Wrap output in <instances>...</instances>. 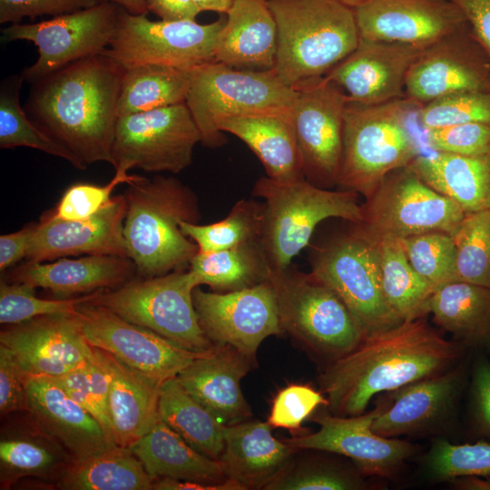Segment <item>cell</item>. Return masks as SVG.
Here are the masks:
<instances>
[{
    "instance_id": "obj_56",
    "label": "cell",
    "mask_w": 490,
    "mask_h": 490,
    "mask_svg": "<svg viewBox=\"0 0 490 490\" xmlns=\"http://www.w3.org/2000/svg\"><path fill=\"white\" fill-rule=\"evenodd\" d=\"M470 31L490 60V0H460Z\"/></svg>"
},
{
    "instance_id": "obj_16",
    "label": "cell",
    "mask_w": 490,
    "mask_h": 490,
    "mask_svg": "<svg viewBox=\"0 0 490 490\" xmlns=\"http://www.w3.org/2000/svg\"><path fill=\"white\" fill-rule=\"evenodd\" d=\"M74 315L93 348L113 355L159 383L175 377L197 358L207 353L185 349L91 301L79 305Z\"/></svg>"
},
{
    "instance_id": "obj_51",
    "label": "cell",
    "mask_w": 490,
    "mask_h": 490,
    "mask_svg": "<svg viewBox=\"0 0 490 490\" xmlns=\"http://www.w3.org/2000/svg\"><path fill=\"white\" fill-rule=\"evenodd\" d=\"M328 400L320 390L307 384H289L278 391L271 403L268 422L273 428H283L295 436L303 434L301 426Z\"/></svg>"
},
{
    "instance_id": "obj_19",
    "label": "cell",
    "mask_w": 490,
    "mask_h": 490,
    "mask_svg": "<svg viewBox=\"0 0 490 490\" xmlns=\"http://www.w3.org/2000/svg\"><path fill=\"white\" fill-rule=\"evenodd\" d=\"M464 92H490V60L469 24L423 49L407 75L404 97L418 108Z\"/></svg>"
},
{
    "instance_id": "obj_23",
    "label": "cell",
    "mask_w": 490,
    "mask_h": 490,
    "mask_svg": "<svg viewBox=\"0 0 490 490\" xmlns=\"http://www.w3.org/2000/svg\"><path fill=\"white\" fill-rule=\"evenodd\" d=\"M423 49L359 38L357 47L325 76L348 101L378 104L404 97L407 75Z\"/></svg>"
},
{
    "instance_id": "obj_61",
    "label": "cell",
    "mask_w": 490,
    "mask_h": 490,
    "mask_svg": "<svg viewBox=\"0 0 490 490\" xmlns=\"http://www.w3.org/2000/svg\"><path fill=\"white\" fill-rule=\"evenodd\" d=\"M201 12L211 11L226 15L233 0H192Z\"/></svg>"
},
{
    "instance_id": "obj_43",
    "label": "cell",
    "mask_w": 490,
    "mask_h": 490,
    "mask_svg": "<svg viewBox=\"0 0 490 490\" xmlns=\"http://www.w3.org/2000/svg\"><path fill=\"white\" fill-rule=\"evenodd\" d=\"M452 236L456 280L490 288V210L465 213Z\"/></svg>"
},
{
    "instance_id": "obj_52",
    "label": "cell",
    "mask_w": 490,
    "mask_h": 490,
    "mask_svg": "<svg viewBox=\"0 0 490 490\" xmlns=\"http://www.w3.org/2000/svg\"><path fill=\"white\" fill-rule=\"evenodd\" d=\"M428 146L437 152L466 156L490 152V125L461 123L425 131Z\"/></svg>"
},
{
    "instance_id": "obj_55",
    "label": "cell",
    "mask_w": 490,
    "mask_h": 490,
    "mask_svg": "<svg viewBox=\"0 0 490 490\" xmlns=\"http://www.w3.org/2000/svg\"><path fill=\"white\" fill-rule=\"evenodd\" d=\"M25 375L26 372L20 367L12 351L0 344V412L2 415L28 409Z\"/></svg>"
},
{
    "instance_id": "obj_53",
    "label": "cell",
    "mask_w": 490,
    "mask_h": 490,
    "mask_svg": "<svg viewBox=\"0 0 490 490\" xmlns=\"http://www.w3.org/2000/svg\"><path fill=\"white\" fill-rule=\"evenodd\" d=\"M104 0H0V23L19 24L24 17L57 16L79 11Z\"/></svg>"
},
{
    "instance_id": "obj_27",
    "label": "cell",
    "mask_w": 490,
    "mask_h": 490,
    "mask_svg": "<svg viewBox=\"0 0 490 490\" xmlns=\"http://www.w3.org/2000/svg\"><path fill=\"white\" fill-rule=\"evenodd\" d=\"M277 46V24L268 1L233 0L215 42L214 60L238 70L270 71Z\"/></svg>"
},
{
    "instance_id": "obj_33",
    "label": "cell",
    "mask_w": 490,
    "mask_h": 490,
    "mask_svg": "<svg viewBox=\"0 0 490 490\" xmlns=\"http://www.w3.org/2000/svg\"><path fill=\"white\" fill-rule=\"evenodd\" d=\"M408 167L465 213L490 210V152L476 156L421 153Z\"/></svg>"
},
{
    "instance_id": "obj_26",
    "label": "cell",
    "mask_w": 490,
    "mask_h": 490,
    "mask_svg": "<svg viewBox=\"0 0 490 490\" xmlns=\"http://www.w3.org/2000/svg\"><path fill=\"white\" fill-rule=\"evenodd\" d=\"M255 365L229 345L215 346L181 370L176 380L224 425L248 420L252 411L240 381Z\"/></svg>"
},
{
    "instance_id": "obj_24",
    "label": "cell",
    "mask_w": 490,
    "mask_h": 490,
    "mask_svg": "<svg viewBox=\"0 0 490 490\" xmlns=\"http://www.w3.org/2000/svg\"><path fill=\"white\" fill-rule=\"evenodd\" d=\"M27 411L45 436L73 461L117 446L102 425L52 377L26 373Z\"/></svg>"
},
{
    "instance_id": "obj_50",
    "label": "cell",
    "mask_w": 490,
    "mask_h": 490,
    "mask_svg": "<svg viewBox=\"0 0 490 490\" xmlns=\"http://www.w3.org/2000/svg\"><path fill=\"white\" fill-rule=\"evenodd\" d=\"M138 175H129L128 172L115 170L113 179L104 185L76 183L70 186L61 197L51 214L65 220H82L89 219L113 201V190L122 183H131Z\"/></svg>"
},
{
    "instance_id": "obj_18",
    "label": "cell",
    "mask_w": 490,
    "mask_h": 490,
    "mask_svg": "<svg viewBox=\"0 0 490 490\" xmlns=\"http://www.w3.org/2000/svg\"><path fill=\"white\" fill-rule=\"evenodd\" d=\"M201 329L215 346L229 345L256 364L262 341L282 334L275 292L267 279L251 288L230 291H193Z\"/></svg>"
},
{
    "instance_id": "obj_64",
    "label": "cell",
    "mask_w": 490,
    "mask_h": 490,
    "mask_svg": "<svg viewBox=\"0 0 490 490\" xmlns=\"http://www.w3.org/2000/svg\"><path fill=\"white\" fill-rule=\"evenodd\" d=\"M450 1H453V2H455V3H457V2H459L460 0H450Z\"/></svg>"
},
{
    "instance_id": "obj_46",
    "label": "cell",
    "mask_w": 490,
    "mask_h": 490,
    "mask_svg": "<svg viewBox=\"0 0 490 490\" xmlns=\"http://www.w3.org/2000/svg\"><path fill=\"white\" fill-rule=\"evenodd\" d=\"M65 454L56 444L31 436H13L0 442L1 486L28 475H46L61 465ZM66 455V454H65Z\"/></svg>"
},
{
    "instance_id": "obj_49",
    "label": "cell",
    "mask_w": 490,
    "mask_h": 490,
    "mask_svg": "<svg viewBox=\"0 0 490 490\" xmlns=\"http://www.w3.org/2000/svg\"><path fill=\"white\" fill-rule=\"evenodd\" d=\"M416 113L424 131L470 122L490 125V92L444 96L418 107Z\"/></svg>"
},
{
    "instance_id": "obj_3",
    "label": "cell",
    "mask_w": 490,
    "mask_h": 490,
    "mask_svg": "<svg viewBox=\"0 0 490 490\" xmlns=\"http://www.w3.org/2000/svg\"><path fill=\"white\" fill-rule=\"evenodd\" d=\"M124 194L123 237L127 256L142 278L189 268L199 251L181 222H198L201 213L193 191L173 177L139 176Z\"/></svg>"
},
{
    "instance_id": "obj_37",
    "label": "cell",
    "mask_w": 490,
    "mask_h": 490,
    "mask_svg": "<svg viewBox=\"0 0 490 490\" xmlns=\"http://www.w3.org/2000/svg\"><path fill=\"white\" fill-rule=\"evenodd\" d=\"M200 286H209L212 291L230 292L265 282L270 267L260 241L234 248L197 252L188 268Z\"/></svg>"
},
{
    "instance_id": "obj_29",
    "label": "cell",
    "mask_w": 490,
    "mask_h": 490,
    "mask_svg": "<svg viewBox=\"0 0 490 490\" xmlns=\"http://www.w3.org/2000/svg\"><path fill=\"white\" fill-rule=\"evenodd\" d=\"M135 272V265L128 257L86 255L52 262L27 261L12 272L10 279L69 298L118 288L132 279Z\"/></svg>"
},
{
    "instance_id": "obj_9",
    "label": "cell",
    "mask_w": 490,
    "mask_h": 490,
    "mask_svg": "<svg viewBox=\"0 0 490 490\" xmlns=\"http://www.w3.org/2000/svg\"><path fill=\"white\" fill-rule=\"evenodd\" d=\"M197 287H200L197 278L185 269L131 279L112 290H101L90 301L185 349L205 353L215 345L205 336L199 322L193 304V291Z\"/></svg>"
},
{
    "instance_id": "obj_59",
    "label": "cell",
    "mask_w": 490,
    "mask_h": 490,
    "mask_svg": "<svg viewBox=\"0 0 490 490\" xmlns=\"http://www.w3.org/2000/svg\"><path fill=\"white\" fill-rule=\"evenodd\" d=\"M155 490H244L237 482L229 479L221 485H210L205 483L160 477L153 484Z\"/></svg>"
},
{
    "instance_id": "obj_38",
    "label": "cell",
    "mask_w": 490,
    "mask_h": 490,
    "mask_svg": "<svg viewBox=\"0 0 490 490\" xmlns=\"http://www.w3.org/2000/svg\"><path fill=\"white\" fill-rule=\"evenodd\" d=\"M386 301L401 321L424 318L435 289L412 268L398 239L375 243Z\"/></svg>"
},
{
    "instance_id": "obj_45",
    "label": "cell",
    "mask_w": 490,
    "mask_h": 490,
    "mask_svg": "<svg viewBox=\"0 0 490 490\" xmlns=\"http://www.w3.org/2000/svg\"><path fill=\"white\" fill-rule=\"evenodd\" d=\"M399 241L412 268L435 289L456 280V246L450 233L426 231Z\"/></svg>"
},
{
    "instance_id": "obj_25",
    "label": "cell",
    "mask_w": 490,
    "mask_h": 490,
    "mask_svg": "<svg viewBox=\"0 0 490 490\" xmlns=\"http://www.w3.org/2000/svg\"><path fill=\"white\" fill-rule=\"evenodd\" d=\"M125 212L124 195L113 196L105 209L86 220H61L48 211L35 224L26 259L43 262L81 254L128 257L123 237Z\"/></svg>"
},
{
    "instance_id": "obj_30",
    "label": "cell",
    "mask_w": 490,
    "mask_h": 490,
    "mask_svg": "<svg viewBox=\"0 0 490 490\" xmlns=\"http://www.w3.org/2000/svg\"><path fill=\"white\" fill-rule=\"evenodd\" d=\"M221 132L240 139L255 153L267 176L281 182L305 179L292 123V112L258 113L224 120Z\"/></svg>"
},
{
    "instance_id": "obj_41",
    "label": "cell",
    "mask_w": 490,
    "mask_h": 490,
    "mask_svg": "<svg viewBox=\"0 0 490 490\" xmlns=\"http://www.w3.org/2000/svg\"><path fill=\"white\" fill-rule=\"evenodd\" d=\"M295 457V456H294ZM294 457L265 490H364L367 477L355 465L326 456Z\"/></svg>"
},
{
    "instance_id": "obj_60",
    "label": "cell",
    "mask_w": 490,
    "mask_h": 490,
    "mask_svg": "<svg viewBox=\"0 0 490 490\" xmlns=\"http://www.w3.org/2000/svg\"><path fill=\"white\" fill-rule=\"evenodd\" d=\"M449 483L457 490H490V474L461 476Z\"/></svg>"
},
{
    "instance_id": "obj_11",
    "label": "cell",
    "mask_w": 490,
    "mask_h": 490,
    "mask_svg": "<svg viewBox=\"0 0 490 490\" xmlns=\"http://www.w3.org/2000/svg\"><path fill=\"white\" fill-rule=\"evenodd\" d=\"M310 273L349 309L364 338L401 322L384 297L376 244L351 229L315 248Z\"/></svg>"
},
{
    "instance_id": "obj_42",
    "label": "cell",
    "mask_w": 490,
    "mask_h": 490,
    "mask_svg": "<svg viewBox=\"0 0 490 490\" xmlns=\"http://www.w3.org/2000/svg\"><path fill=\"white\" fill-rule=\"evenodd\" d=\"M262 212V202L243 199L221 220L206 225L183 220L181 228L197 245L199 252L218 251L260 241Z\"/></svg>"
},
{
    "instance_id": "obj_22",
    "label": "cell",
    "mask_w": 490,
    "mask_h": 490,
    "mask_svg": "<svg viewBox=\"0 0 490 490\" xmlns=\"http://www.w3.org/2000/svg\"><path fill=\"white\" fill-rule=\"evenodd\" d=\"M28 374L58 377L81 368L94 358L74 314H52L11 325L0 333Z\"/></svg>"
},
{
    "instance_id": "obj_28",
    "label": "cell",
    "mask_w": 490,
    "mask_h": 490,
    "mask_svg": "<svg viewBox=\"0 0 490 490\" xmlns=\"http://www.w3.org/2000/svg\"><path fill=\"white\" fill-rule=\"evenodd\" d=\"M268 421L250 419L223 426L220 461L227 477L244 490L264 489L299 451L277 439Z\"/></svg>"
},
{
    "instance_id": "obj_4",
    "label": "cell",
    "mask_w": 490,
    "mask_h": 490,
    "mask_svg": "<svg viewBox=\"0 0 490 490\" xmlns=\"http://www.w3.org/2000/svg\"><path fill=\"white\" fill-rule=\"evenodd\" d=\"M278 30L274 71L288 86L326 75L359 40L354 10L337 0H267Z\"/></svg>"
},
{
    "instance_id": "obj_8",
    "label": "cell",
    "mask_w": 490,
    "mask_h": 490,
    "mask_svg": "<svg viewBox=\"0 0 490 490\" xmlns=\"http://www.w3.org/2000/svg\"><path fill=\"white\" fill-rule=\"evenodd\" d=\"M296 90L270 71H246L211 62L191 69L186 99L201 143L216 148L226 142L219 130L224 120L258 113L292 112Z\"/></svg>"
},
{
    "instance_id": "obj_6",
    "label": "cell",
    "mask_w": 490,
    "mask_h": 490,
    "mask_svg": "<svg viewBox=\"0 0 490 490\" xmlns=\"http://www.w3.org/2000/svg\"><path fill=\"white\" fill-rule=\"evenodd\" d=\"M252 194L263 200L260 242L270 270L289 267L322 220L339 218L356 224L362 217L358 193L320 188L305 179L281 182L260 177Z\"/></svg>"
},
{
    "instance_id": "obj_21",
    "label": "cell",
    "mask_w": 490,
    "mask_h": 490,
    "mask_svg": "<svg viewBox=\"0 0 490 490\" xmlns=\"http://www.w3.org/2000/svg\"><path fill=\"white\" fill-rule=\"evenodd\" d=\"M353 10L359 38L420 49L468 26L450 0H367Z\"/></svg>"
},
{
    "instance_id": "obj_63",
    "label": "cell",
    "mask_w": 490,
    "mask_h": 490,
    "mask_svg": "<svg viewBox=\"0 0 490 490\" xmlns=\"http://www.w3.org/2000/svg\"><path fill=\"white\" fill-rule=\"evenodd\" d=\"M337 1L354 9L359 6L360 5H362L363 3H365L367 0H337Z\"/></svg>"
},
{
    "instance_id": "obj_47",
    "label": "cell",
    "mask_w": 490,
    "mask_h": 490,
    "mask_svg": "<svg viewBox=\"0 0 490 490\" xmlns=\"http://www.w3.org/2000/svg\"><path fill=\"white\" fill-rule=\"evenodd\" d=\"M33 286L23 282L0 283V323L15 325L36 317L52 314H74L79 305L93 299L101 290L78 298L47 299L36 297Z\"/></svg>"
},
{
    "instance_id": "obj_62",
    "label": "cell",
    "mask_w": 490,
    "mask_h": 490,
    "mask_svg": "<svg viewBox=\"0 0 490 490\" xmlns=\"http://www.w3.org/2000/svg\"><path fill=\"white\" fill-rule=\"evenodd\" d=\"M113 2L132 15H147L145 0H104Z\"/></svg>"
},
{
    "instance_id": "obj_36",
    "label": "cell",
    "mask_w": 490,
    "mask_h": 490,
    "mask_svg": "<svg viewBox=\"0 0 490 490\" xmlns=\"http://www.w3.org/2000/svg\"><path fill=\"white\" fill-rule=\"evenodd\" d=\"M158 413L193 448L220 460L224 449V424L188 394L175 377L161 385Z\"/></svg>"
},
{
    "instance_id": "obj_57",
    "label": "cell",
    "mask_w": 490,
    "mask_h": 490,
    "mask_svg": "<svg viewBox=\"0 0 490 490\" xmlns=\"http://www.w3.org/2000/svg\"><path fill=\"white\" fill-rule=\"evenodd\" d=\"M35 224L0 236V270L3 272L26 258Z\"/></svg>"
},
{
    "instance_id": "obj_12",
    "label": "cell",
    "mask_w": 490,
    "mask_h": 490,
    "mask_svg": "<svg viewBox=\"0 0 490 490\" xmlns=\"http://www.w3.org/2000/svg\"><path fill=\"white\" fill-rule=\"evenodd\" d=\"M226 15L210 24L195 20L152 21L122 10L105 53L125 69L159 64L191 70L215 62L214 46Z\"/></svg>"
},
{
    "instance_id": "obj_1",
    "label": "cell",
    "mask_w": 490,
    "mask_h": 490,
    "mask_svg": "<svg viewBox=\"0 0 490 490\" xmlns=\"http://www.w3.org/2000/svg\"><path fill=\"white\" fill-rule=\"evenodd\" d=\"M467 348L448 341L424 318L404 320L370 335L351 351L324 365L318 377L326 408L341 416L366 412L372 398L446 371Z\"/></svg>"
},
{
    "instance_id": "obj_14",
    "label": "cell",
    "mask_w": 490,
    "mask_h": 490,
    "mask_svg": "<svg viewBox=\"0 0 490 490\" xmlns=\"http://www.w3.org/2000/svg\"><path fill=\"white\" fill-rule=\"evenodd\" d=\"M122 9L103 1L38 23L12 24L2 33L5 40H26L36 45L37 60L21 74L24 81L32 83L73 62L104 53Z\"/></svg>"
},
{
    "instance_id": "obj_39",
    "label": "cell",
    "mask_w": 490,
    "mask_h": 490,
    "mask_svg": "<svg viewBox=\"0 0 490 490\" xmlns=\"http://www.w3.org/2000/svg\"><path fill=\"white\" fill-rule=\"evenodd\" d=\"M191 80V70L159 64L126 68L120 90L118 115L185 103Z\"/></svg>"
},
{
    "instance_id": "obj_10",
    "label": "cell",
    "mask_w": 490,
    "mask_h": 490,
    "mask_svg": "<svg viewBox=\"0 0 490 490\" xmlns=\"http://www.w3.org/2000/svg\"><path fill=\"white\" fill-rule=\"evenodd\" d=\"M352 230L372 243L426 231L454 234L465 216L450 199L425 183L408 166L388 173L361 203Z\"/></svg>"
},
{
    "instance_id": "obj_40",
    "label": "cell",
    "mask_w": 490,
    "mask_h": 490,
    "mask_svg": "<svg viewBox=\"0 0 490 490\" xmlns=\"http://www.w3.org/2000/svg\"><path fill=\"white\" fill-rule=\"evenodd\" d=\"M22 74L5 78L0 88V147H29L62 158L74 168L84 170L79 160L29 119L19 103Z\"/></svg>"
},
{
    "instance_id": "obj_32",
    "label": "cell",
    "mask_w": 490,
    "mask_h": 490,
    "mask_svg": "<svg viewBox=\"0 0 490 490\" xmlns=\"http://www.w3.org/2000/svg\"><path fill=\"white\" fill-rule=\"evenodd\" d=\"M102 352L111 375L108 407L114 441L118 446L128 448L159 417L162 383L146 377L113 355Z\"/></svg>"
},
{
    "instance_id": "obj_2",
    "label": "cell",
    "mask_w": 490,
    "mask_h": 490,
    "mask_svg": "<svg viewBox=\"0 0 490 490\" xmlns=\"http://www.w3.org/2000/svg\"><path fill=\"white\" fill-rule=\"evenodd\" d=\"M125 68L104 53L73 62L34 82L24 108L34 124L86 169L113 164L112 146Z\"/></svg>"
},
{
    "instance_id": "obj_48",
    "label": "cell",
    "mask_w": 490,
    "mask_h": 490,
    "mask_svg": "<svg viewBox=\"0 0 490 490\" xmlns=\"http://www.w3.org/2000/svg\"><path fill=\"white\" fill-rule=\"evenodd\" d=\"M425 466L430 477L436 481L490 474V442L481 439L458 445L438 439L426 454Z\"/></svg>"
},
{
    "instance_id": "obj_35",
    "label": "cell",
    "mask_w": 490,
    "mask_h": 490,
    "mask_svg": "<svg viewBox=\"0 0 490 490\" xmlns=\"http://www.w3.org/2000/svg\"><path fill=\"white\" fill-rule=\"evenodd\" d=\"M154 481L129 448L117 446L69 462L61 470L57 485L67 490H152Z\"/></svg>"
},
{
    "instance_id": "obj_34",
    "label": "cell",
    "mask_w": 490,
    "mask_h": 490,
    "mask_svg": "<svg viewBox=\"0 0 490 490\" xmlns=\"http://www.w3.org/2000/svg\"><path fill=\"white\" fill-rule=\"evenodd\" d=\"M428 309L433 321L467 348L490 345V288L448 282L435 289Z\"/></svg>"
},
{
    "instance_id": "obj_31",
    "label": "cell",
    "mask_w": 490,
    "mask_h": 490,
    "mask_svg": "<svg viewBox=\"0 0 490 490\" xmlns=\"http://www.w3.org/2000/svg\"><path fill=\"white\" fill-rule=\"evenodd\" d=\"M128 448L155 479L169 477L210 485H221L229 480L220 460L193 448L160 416Z\"/></svg>"
},
{
    "instance_id": "obj_54",
    "label": "cell",
    "mask_w": 490,
    "mask_h": 490,
    "mask_svg": "<svg viewBox=\"0 0 490 490\" xmlns=\"http://www.w3.org/2000/svg\"><path fill=\"white\" fill-rule=\"evenodd\" d=\"M469 399L475 433L490 440V361L485 356L478 357L473 365Z\"/></svg>"
},
{
    "instance_id": "obj_13",
    "label": "cell",
    "mask_w": 490,
    "mask_h": 490,
    "mask_svg": "<svg viewBox=\"0 0 490 490\" xmlns=\"http://www.w3.org/2000/svg\"><path fill=\"white\" fill-rule=\"evenodd\" d=\"M200 131L186 103L118 117L112 146L113 166L128 172L179 173L192 162Z\"/></svg>"
},
{
    "instance_id": "obj_17",
    "label": "cell",
    "mask_w": 490,
    "mask_h": 490,
    "mask_svg": "<svg viewBox=\"0 0 490 490\" xmlns=\"http://www.w3.org/2000/svg\"><path fill=\"white\" fill-rule=\"evenodd\" d=\"M385 405L357 416H341L328 410L318 412L312 420L319 428L284 439L299 450L328 452L348 458L366 476L396 477L406 462L418 451V446L406 440L384 437L371 428Z\"/></svg>"
},
{
    "instance_id": "obj_5",
    "label": "cell",
    "mask_w": 490,
    "mask_h": 490,
    "mask_svg": "<svg viewBox=\"0 0 490 490\" xmlns=\"http://www.w3.org/2000/svg\"><path fill=\"white\" fill-rule=\"evenodd\" d=\"M416 110L405 97L370 105L348 102L337 189L367 198L388 173L420 155L408 127Z\"/></svg>"
},
{
    "instance_id": "obj_58",
    "label": "cell",
    "mask_w": 490,
    "mask_h": 490,
    "mask_svg": "<svg viewBox=\"0 0 490 490\" xmlns=\"http://www.w3.org/2000/svg\"><path fill=\"white\" fill-rule=\"evenodd\" d=\"M148 12L164 21L195 20L201 13L192 0H145Z\"/></svg>"
},
{
    "instance_id": "obj_15",
    "label": "cell",
    "mask_w": 490,
    "mask_h": 490,
    "mask_svg": "<svg viewBox=\"0 0 490 490\" xmlns=\"http://www.w3.org/2000/svg\"><path fill=\"white\" fill-rule=\"evenodd\" d=\"M292 123L305 180L315 186H337L343 153L348 97L325 75L295 87Z\"/></svg>"
},
{
    "instance_id": "obj_7",
    "label": "cell",
    "mask_w": 490,
    "mask_h": 490,
    "mask_svg": "<svg viewBox=\"0 0 490 490\" xmlns=\"http://www.w3.org/2000/svg\"><path fill=\"white\" fill-rule=\"evenodd\" d=\"M279 324L324 365L354 349L364 334L340 298L310 272L291 264L270 270Z\"/></svg>"
},
{
    "instance_id": "obj_44",
    "label": "cell",
    "mask_w": 490,
    "mask_h": 490,
    "mask_svg": "<svg viewBox=\"0 0 490 490\" xmlns=\"http://www.w3.org/2000/svg\"><path fill=\"white\" fill-rule=\"evenodd\" d=\"M52 378L102 425L109 439L116 445L108 407L111 375L102 350L94 348V358L90 362Z\"/></svg>"
},
{
    "instance_id": "obj_20",
    "label": "cell",
    "mask_w": 490,
    "mask_h": 490,
    "mask_svg": "<svg viewBox=\"0 0 490 490\" xmlns=\"http://www.w3.org/2000/svg\"><path fill=\"white\" fill-rule=\"evenodd\" d=\"M468 376L465 359L440 374L387 392L389 397L371 428L378 436L398 438L436 433L451 422Z\"/></svg>"
}]
</instances>
